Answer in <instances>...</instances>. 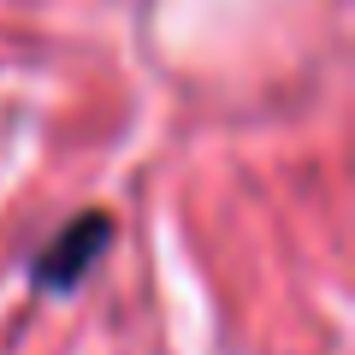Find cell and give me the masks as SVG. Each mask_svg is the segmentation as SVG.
Returning <instances> with one entry per match:
<instances>
[{
    "label": "cell",
    "instance_id": "1",
    "mask_svg": "<svg viewBox=\"0 0 355 355\" xmlns=\"http://www.w3.org/2000/svg\"><path fill=\"white\" fill-rule=\"evenodd\" d=\"M107 243H113V219L107 214H77L71 225H60L48 237V249L30 261V284H36V291H53V296L77 291V284L95 272V261L107 254Z\"/></svg>",
    "mask_w": 355,
    "mask_h": 355
}]
</instances>
